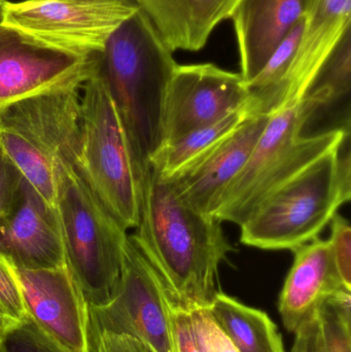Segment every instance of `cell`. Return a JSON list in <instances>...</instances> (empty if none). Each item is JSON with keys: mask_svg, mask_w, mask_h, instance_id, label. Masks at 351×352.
I'll use <instances>...</instances> for the list:
<instances>
[{"mask_svg": "<svg viewBox=\"0 0 351 352\" xmlns=\"http://www.w3.org/2000/svg\"><path fill=\"white\" fill-rule=\"evenodd\" d=\"M216 215L183 203L166 178L150 167L142 182L139 221L129 236L158 273L175 307H210L218 268L233 248Z\"/></svg>", "mask_w": 351, "mask_h": 352, "instance_id": "cell-1", "label": "cell"}, {"mask_svg": "<svg viewBox=\"0 0 351 352\" xmlns=\"http://www.w3.org/2000/svg\"><path fill=\"white\" fill-rule=\"evenodd\" d=\"M179 64L141 10L124 21L97 58V72L113 99L144 182L164 144V107Z\"/></svg>", "mask_w": 351, "mask_h": 352, "instance_id": "cell-2", "label": "cell"}, {"mask_svg": "<svg viewBox=\"0 0 351 352\" xmlns=\"http://www.w3.org/2000/svg\"><path fill=\"white\" fill-rule=\"evenodd\" d=\"M330 102L328 90L315 88L305 96L286 97L269 113L249 162L220 199L214 212L220 221L242 225L272 190L341 146L350 131L332 129L315 135H302L315 111Z\"/></svg>", "mask_w": 351, "mask_h": 352, "instance_id": "cell-3", "label": "cell"}, {"mask_svg": "<svg viewBox=\"0 0 351 352\" xmlns=\"http://www.w3.org/2000/svg\"><path fill=\"white\" fill-rule=\"evenodd\" d=\"M56 212L66 263L89 307H102L117 295L127 230L109 212L80 164H55Z\"/></svg>", "mask_w": 351, "mask_h": 352, "instance_id": "cell-4", "label": "cell"}, {"mask_svg": "<svg viewBox=\"0 0 351 352\" xmlns=\"http://www.w3.org/2000/svg\"><path fill=\"white\" fill-rule=\"evenodd\" d=\"M82 86L47 91L0 109V146L56 209L55 164H80Z\"/></svg>", "mask_w": 351, "mask_h": 352, "instance_id": "cell-5", "label": "cell"}, {"mask_svg": "<svg viewBox=\"0 0 351 352\" xmlns=\"http://www.w3.org/2000/svg\"><path fill=\"white\" fill-rule=\"evenodd\" d=\"M339 148L324 155L261 200L240 226V241L261 250H293L319 237L351 198L338 175Z\"/></svg>", "mask_w": 351, "mask_h": 352, "instance_id": "cell-6", "label": "cell"}, {"mask_svg": "<svg viewBox=\"0 0 351 352\" xmlns=\"http://www.w3.org/2000/svg\"><path fill=\"white\" fill-rule=\"evenodd\" d=\"M82 90L80 166L103 206L128 231L139 221L142 180L119 113L97 69Z\"/></svg>", "mask_w": 351, "mask_h": 352, "instance_id": "cell-7", "label": "cell"}, {"mask_svg": "<svg viewBox=\"0 0 351 352\" xmlns=\"http://www.w3.org/2000/svg\"><path fill=\"white\" fill-rule=\"evenodd\" d=\"M138 10L135 0L8 1L3 26L58 49L93 56Z\"/></svg>", "mask_w": 351, "mask_h": 352, "instance_id": "cell-8", "label": "cell"}, {"mask_svg": "<svg viewBox=\"0 0 351 352\" xmlns=\"http://www.w3.org/2000/svg\"><path fill=\"white\" fill-rule=\"evenodd\" d=\"M173 306L158 273L128 237L117 295L102 307H90L91 335H128L150 352H175Z\"/></svg>", "mask_w": 351, "mask_h": 352, "instance_id": "cell-9", "label": "cell"}, {"mask_svg": "<svg viewBox=\"0 0 351 352\" xmlns=\"http://www.w3.org/2000/svg\"><path fill=\"white\" fill-rule=\"evenodd\" d=\"M98 54L80 55L0 28V109L55 89L82 86L95 74Z\"/></svg>", "mask_w": 351, "mask_h": 352, "instance_id": "cell-10", "label": "cell"}, {"mask_svg": "<svg viewBox=\"0 0 351 352\" xmlns=\"http://www.w3.org/2000/svg\"><path fill=\"white\" fill-rule=\"evenodd\" d=\"M249 99V87L240 74L212 63L177 65L165 99L164 144L218 121Z\"/></svg>", "mask_w": 351, "mask_h": 352, "instance_id": "cell-11", "label": "cell"}, {"mask_svg": "<svg viewBox=\"0 0 351 352\" xmlns=\"http://www.w3.org/2000/svg\"><path fill=\"white\" fill-rule=\"evenodd\" d=\"M29 318L72 352H92L90 307L67 266L16 269Z\"/></svg>", "mask_w": 351, "mask_h": 352, "instance_id": "cell-12", "label": "cell"}, {"mask_svg": "<svg viewBox=\"0 0 351 352\" xmlns=\"http://www.w3.org/2000/svg\"><path fill=\"white\" fill-rule=\"evenodd\" d=\"M269 115L249 117L210 150L164 177L185 204L214 215L223 195L249 162Z\"/></svg>", "mask_w": 351, "mask_h": 352, "instance_id": "cell-13", "label": "cell"}, {"mask_svg": "<svg viewBox=\"0 0 351 352\" xmlns=\"http://www.w3.org/2000/svg\"><path fill=\"white\" fill-rule=\"evenodd\" d=\"M0 256L16 269L67 266L56 209L25 178L0 221Z\"/></svg>", "mask_w": 351, "mask_h": 352, "instance_id": "cell-14", "label": "cell"}, {"mask_svg": "<svg viewBox=\"0 0 351 352\" xmlns=\"http://www.w3.org/2000/svg\"><path fill=\"white\" fill-rule=\"evenodd\" d=\"M292 252L294 263L280 293L278 311L286 330L295 334L315 318L328 298L348 289L338 274L329 240L317 237Z\"/></svg>", "mask_w": 351, "mask_h": 352, "instance_id": "cell-15", "label": "cell"}, {"mask_svg": "<svg viewBox=\"0 0 351 352\" xmlns=\"http://www.w3.org/2000/svg\"><path fill=\"white\" fill-rule=\"evenodd\" d=\"M306 0H240L231 20L245 84L261 72L278 43L304 16Z\"/></svg>", "mask_w": 351, "mask_h": 352, "instance_id": "cell-16", "label": "cell"}, {"mask_svg": "<svg viewBox=\"0 0 351 352\" xmlns=\"http://www.w3.org/2000/svg\"><path fill=\"white\" fill-rule=\"evenodd\" d=\"M138 8L175 51L197 52L205 47L212 31L231 19L240 0H135Z\"/></svg>", "mask_w": 351, "mask_h": 352, "instance_id": "cell-17", "label": "cell"}, {"mask_svg": "<svg viewBox=\"0 0 351 352\" xmlns=\"http://www.w3.org/2000/svg\"><path fill=\"white\" fill-rule=\"evenodd\" d=\"M208 308L239 352H286L278 327L262 310L249 307L222 292Z\"/></svg>", "mask_w": 351, "mask_h": 352, "instance_id": "cell-18", "label": "cell"}, {"mask_svg": "<svg viewBox=\"0 0 351 352\" xmlns=\"http://www.w3.org/2000/svg\"><path fill=\"white\" fill-rule=\"evenodd\" d=\"M249 117L253 116L247 103L245 107L228 113L218 121L192 130L185 135L167 142L155 155L150 167L156 169L163 177L174 175L179 169L210 150Z\"/></svg>", "mask_w": 351, "mask_h": 352, "instance_id": "cell-19", "label": "cell"}, {"mask_svg": "<svg viewBox=\"0 0 351 352\" xmlns=\"http://www.w3.org/2000/svg\"><path fill=\"white\" fill-rule=\"evenodd\" d=\"M326 352H351V291L328 298L317 311Z\"/></svg>", "mask_w": 351, "mask_h": 352, "instance_id": "cell-20", "label": "cell"}, {"mask_svg": "<svg viewBox=\"0 0 351 352\" xmlns=\"http://www.w3.org/2000/svg\"><path fill=\"white\" fill-rule=\"evenodd\" d=\"M351 38L348 33L336 47L317 76L313 88L329 91L331 101L341 98L350 92Z\"/></svg>", "mask_w": 351, "mask_h": 352, "instance_id": "cell-21", "label": "cell"}, {"mask_svg": "<svg viewBox=\"0 0 351 352\" xmlns=\"http://www.w3.org/2000/svg\"><path fill=\"white\" fill-rule=\"evenodd\" d=\"M1 342L5 352H72L43 332L29 316L12 327Z\"/></svg>", "mask_w": 351, "mask_h": 352, "instance_id": "cell-22", "label": "cell"}, {"mask_svg": "<svg viewBox=\"0 0 351 352\" xmlns=\"http://www.w3.org/2000/svg\"><path fill=\"white\" fill-rule=\"evenodd\" d=\"M190 314L199 352H239L214 320L210 308H198Z\"/></svg>", "mask_w": 351, "mask_h": 352, "instance_id": "cell-23", "label": "cell"}, {"mask_svg": "<svg viewBox=\"0 0 351 352\" xmlns=\"http://www.w3.org/2000/svg\"><path fill=\"white\" fill-rule=\"evenodd\" d=\"M329 243L338 274L344 287L351 291V228L346 217L336 213L331 221Z\"/></svg>", "mask_w": 351, "mask_h": 352, "instance_id": "cell-24", "label": "cell"}, {"mask_svg": "<svg viewBox=\"0 0 351 352\" xmlns=\"http://www.w3.org/2000/svg\"><path fill=\"white\" fill-rule=\"evenodd\" d=\"M0 304L14 322H21L28 316L16 268L2 256H0Z\"/></svg>", "mask_w": 351, "mask_h": 352, "instance_id": "cell-25", "label": "cell"}, {"mask_svg": "<svg viewBox=\"0 0 351 352\" xmlns=\"http://www.w3.org/2000/svg\"><path fill=\"white\" fill-rule=\"evenodd\" d=\"M24 176L0 146V221L16 200Z\"/></svg>", "mask_w": 351, "mask_h": 352, "instance_id": "cell-26", "label": "cell"}, {"mask_svg": "<svg viewBox=\"0 0 351 352\" xmlns=\"http://www.w3.org/2000/svg\"><path fill=\"white\" fill-rule=\"evenodd\" d=\"M171 324L175 352H199L190 312L173 306L171 308Z\"/></svg>", "mask_w": 351, "mask_h": 352, "instance_id": "cell-27", "label": "cell"}, {"mask_svg": "<svg viewBox=\"0 0 351 352\" xmlns=\"http://www.w3.org/2000/svg\"><path fill=\"white\" fill-rule=\"evenodd\" d=\"M91 343L92 352H150L137 339L111 332L91 335Z\"/></svg>", "mask_w": 351, "mask_h": 352, "instance_id": "cell-28", "label": "cell"}, {"mask_svg": "<svg viewBox=\"0 0 351 352\" xmlns=\"http://www.w3.org/2000/svg\"><path fill=\"white\" fill-rule=\"evenodd\" d=\"M291 352H326L317 314L295 333Z\"/></svg>", "mask_w": 351, "mask_h": 352, "instance_id": "cell-29", "label": "cell"}, {"mask_svg": "<svg viewBox=\"0 0 351 352\" xmlns=\"http://www.w3.org/2000/svg\"><path fill=\"white\" fill-rule=\"evenodd\" d=\"M16 324V322H14V320H12L8 316V314H6L5 310L3 309L1 304H0V341L3 339L4 335L8 333V331Z\"/></svg>", "mask_w": 351, "mask_h": 352, "instance_id": "cell-30", "label": "cell"}, {"mask_svg": "<svg viewBox=\"0 0 351 352\" xmlns=\"http://www.w3.org/2000/svg\"><path fill=\"white\" fill-rule=\"evenodd\" d=\"M8 1L6 0H0V28L3 26L4 14H5V8Z\"/></svg>", "mask_w": 351, "mask_h": 352, "instance_id": "cell-31", "label": "cell"}, {"mask_svg": "<svg viewBox=\"0 0 351 352\" xmlns=\"http://www.w3.org/2000/svg\"><path fill=\"white\" fill-rule=\"evenodd\" d=\"M0 352H5V349H4L3 344H2L1 341H0Z\"/></svg>", "mask_w": 351, "mask_h": 352, "instance_id": "cell-32", "label": "cell"}]
</instances>
